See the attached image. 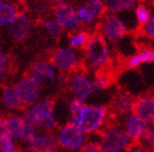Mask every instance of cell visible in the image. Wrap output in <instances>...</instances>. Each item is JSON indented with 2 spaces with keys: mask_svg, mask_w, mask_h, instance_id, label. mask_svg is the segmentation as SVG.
Segmentation results:
<instances>
[{
  "mask_svg": "<svg viewBox=\"0 0 154 152\" xmlns=\"http://www.w3.org/2000/svg\"><path fill=\"white\" fill-rule=\"evenodd\" d=\"M11 69V59L3 50L0 49V84L5 83L8 79Z\"/></svg>",
  "mask_w": 154,
  "mask_h": 152,
  "instance_id": "cell-25",
  "label": "cell"
},
{
  "mask_svg": "<svg viewBox=\"0 0 154 152\" xmlns=\"http://www.w3.org/2000/svg\"><path fill=\"white\" fill-rule=\"evenodd\" d=\"M93 83H94L95 94H103L107 91L112 86V76L106 72H100L93 75Z\"/></svg>",
  "mask_w": 154,
  "mask_h": 152,
  "instance_id": "cell-24",
  "label": "cell"
},
{
  "mask_svg": "<svg viewBox=\"0 0 154 152\" xmlns=\"http://www.w3.org/2000/svg\"><path fill=\"white\" fill-rule=\"evenodd\" d=\"M26 74L32 77L37 84L42 86H55L58 85L60 73L55 69L51 61L45 60H38L29 66Z\"/></svg>",
  "mask_w": 154,
  "mask_h": 152,
  "instance_id": "cell-9",
  "label": "cell"
},
{
  "mask_svg": "<svg viewBox=\"0 0 154 152\" xmlns=\"http://www.w3.org/2000/svg\"><path fill=\"white\" fill-rule=\"evenodd\" d=\"M125 152H151V149L143 146L141 142H132Z\"/></svg>",
  "mask_w": 154,
  "mask_h": 152,
  "instance_id": "cell-31",
  "label": "cell"
},
{
  "mask_svg": "<svg viewBox=\"0 0 154 152\" xmlns=\"http://www.w3.org/2000/svg\"><path fill=\"white\" fill-rule=\"evenodd\" d=\"M120 123L132 142L141 141L143 136L149 130V124H150L134 113H131L130 115L124 117L122 120H120Z\"/></svg>",
  "mask_w": 154,
  "mask_h": 152,
  "instance_id": "cell-13",
  "label": "cell"
},
{
  "mask_svg": "<svg viewBox=\"0 0 154 152\" xmlns=\"http://www.w3.org/2000/svg\"><path fill=\"white\" fill-rule=\"evenodd\" d=\"M136 98L126 91H120L114 95L110 101L109 110L114 117L122 120L124 117L134 113Z\"/></svg>",
  "mask_w": 154,
  "mask_h": 152,
  "instance_id": "cell-12",
  "label": "cell"
},
{
  "mask_svg": "<svg viewBox=\"0 0 154 152\" xmlns=\"http://www.w3.org/2000/svg\"><path fill=\"white\" fill-rule=\"evenodd\" d=\"M54 18L63 27L66 32H74L80 29L81 22L78 15L77 8L70 3H61L55 7L54 9Z\"/></svg>",
  "mask_w": 154,
  "mask_h": 152,
  "instance_id": "cell-11",
  "label": "cell"
},
{
  "mask_svg": "<svg viewBox=\"0 0 154 152\" xmlns=\"http://www.w3.org/2000/svg\"><path fill=\"white\" fill-rule=\"evenodd\" d=\"M21 114L42 132H55L59 126L56 104L49 98H41L31 107L24 108Z\"/></svg>",
  "mask_w": 154,
  "mask_h": 152,
  "instance_id": "cell-3",
  "label": "cell"
},
{
  "mask_svg": "<svg viewBox=\"0 0 154 152\" xmlns=\"http://www.w3.org/2000/svg\"><path fill=\"white\" fill-rule=\"evenodd\" d=\"M138 0H104L106 11L113 13H122L134 9Z\"/></svg>",
  "mask_w": 154,
  "mask_h": 152,
  "instance_id": "cell-22",
  "label": "cell"
},
{
  "mask_svg": "<svg viewBox=\"0 0 154 152\" xmlns=\"http://www.w3.org/2000/svg\"><path fill=\"white\" fill-rule=\"evenodd\" d=\"M96 28L109 44H117L122 41L129 33V27L122 18L119 16L118 13L109 11L104 13Z\"/></svg>",
  "mask_w": 154,
  "mask_h": 152,
  "instance_id": "cell-8",
  "label": "cell"
},
{
  "mask_svg": "<svg viewBox=\"0 0 154 152\" xmlns=\"http://www.w3.org/2000/svg\"><path fill=\"white\" fill-rule=\"evenodd\" d=\"M83 69L92 75L106 72L113 62L110 44L98 32L92 34L89 44L83 49Z\"/></svg>",
  "mask_w": 154,
  "mask_h": 152,
  "instance_id": "cell-2",
  "label": "cell"
},
{
  "mask_svg": "<svg viewBox=\"0 0 154 152\" xmlns=\"http://www.w3.org/2000/svg\"><path fill=\"white\" fill-rule=\"evenodd\" d=\"M42 26H43L45 34L54 40L60 39L63 36V33L66 32L63 27L60 25L59 22L55 18H46L43 21Z\"/></svg>",
  "mask_w": 154,
  "mask_h": 152,
  "instance_id": "cell-21",
  "label": "cell"
},
{
  "mask_svg": "<svg viewBox=\"0 0 154 152\" xmlns=\"http://www.w3.org/2000/svg\"><path fill=\"white\" fill-rule=\"evenodd\" d=\"M150 16H151L150 11H149V9L144 4H139V6L136 7V9H134V18H136V21L138 25H139V27L144 25L149 21Z\"/></svg>",
  "mask_w": 154,
  "mask_h": 152,
  "instance_id": "cell-27",
  "label": "cell"
},
{
  "mask_svg": "<svg viewBox=\"0 0 154 152\" xmlns=\"http://www.w3.org/2000/svg\"><path fill=\"white\" fill-rule=\"evenodd\" d=\"M8 135L7 128V116H0V138Z\"/></svg>",
  "mask_w": 154,
  "mask_h": 152,
  "instance_id": "cell-32",
  "label": "cell"
},
{
  "mask_svg": "<svg viewBox=\"0 0 154 152\" xmlns=\"http://www.w3.org/2000/svg\"><path fill=\"white\" fill-rule=\"evenodd\" d=\"M79 152H103L100 143H98L97 139H88L84 146L80 149Z\"/></svg>",
  "mask_w": 154,
  "mask_h": 152,
  "instance_id": "cell-30",
  "label": "cell"
},
{
  "mask_svg": "<svg viewBox=\"0 0 154 152\" xmlns=\"http://www.w3.org/2000/svg\"><path fill=\"white\" fill-rule=\"evenodd\" d=\"M0 108L11 114L24 109L14 85L7 84L0 88Z\"/></svg>",
  "mask_w": 154,
  "mask_h": 152,
  "instance_id": "cell-15",
  "label": "cell"
},
{
  "mask_svg": "<svg viewBox=\"0 0 154 152\" xmlns=\"http://www.w3.org/2000/svg\"><path fill=\"white\" fill-rule=\"evenodd\" d=\"M57 152H59V151H57ZM60 152H65V151H60Z\"/></svg>",
  "mask_w": 154,
  "mask_h": 152,
  "instance_id": "cell-35",
  "label": "cell"
},
{
  "mask_svg": "<svg viewBox=\"0 0 154 152\" xmlns=\"http://www.w3.org/2000/svg\"><path fill=\"white\" fill-rule=\"evenodd\" d=\"M140 142L149 149H153L154 148V120L149 124V130L143 136Z\"/></svg>",
  "mask_w": 154,
  "mask_h": 152,
  "instance_id": "cell-29",
  "label": "cell"
},
{
  "mask_svg": "<svg viewBox=\"0 0 154 152\" xmlns=\"http://www.w3.org/2000/svg\"><path fill=\"white\" fill-rule=\"evenodd\" d=\"M49 2H51L53 4H56V6H58V4H61V3H65L67 0H48Z\"/></svg>",
  "mask_w": 154,
  "mask_h": 152,
  "instance_id": "cell-33",
  "label": "cell"
},
{
  "mask_svg": "<svg viewBox=\"0 0 154 152\" xmlns=\"http://www.w3.org/2000/svg\"><path fill=\"white\" fill-rule=\"evenodd\" d=\"M154 64V48L143 47L128 57L125 61V66L129 70L139 69L143 65Z\"/></svg>",
  "mask_w": 154,
  "mask_h": 152,
  "instance_id": "cell-17",
  "label": "cell"
},
{
  "mask_svg": "<svg viewBox=\"0 0 154 152\" xmlns=\"http://www.w3.org/2000/svg\"><path fill=\"white\" fill-rule=\"evenodd\" d=\"M66 89L72 99L89 102L95 94L93 75L83 67L67 75Z\"/></svg>",
  "mask_w": 154,
  "mask_h": 152,
  "instance_id": "cell-5",
  "label": "cell"
},
{
  "mask_svg": "<svg viewBox=\"0 0 154 152\" xmlns=\"http://www.w3.org/2000/svg\"><path fill=\"white\" fill-rule=\"evenodd\" d=\"M0 152H18V145L9 134L0 138Z\"/></svg>",
  "mask_w": 154,
  "mask_h": 152,
  "instance_id": "cell-26",
  "label": "cell"
},
{
  "mask_svg": "<svg viewBox=\"0 0 154 152\" xmlns=\"http://www.w3.org/2000/svg\"><path fill=\"white\" fill-rule=\"evenodd\" d=\"M141 35L144 36L145 38H148L150 40L154 41V14H151L149 21L144 25L139 27Z\"/></svg>",
  "mask_w": 154,
  "mask_h": 152,
  "instance_id": "cell-28",
  "label": "cell"
},
{
  "mask_svg": "<svg viewBox=\"0 0 154 152\" xmlns=\"http://www.w3.org/2000/svg\"><path fill=\"white\" fill-rule=\"evenodd\" d=\"M13 85L24 108L31 107L42 98V86L27 74L19 77Z\"/></svg>",
  "mask_w": 154,
  "mask_h": 152,
  "instance_id": "cell-10",
  "label": "cell"
},
{
  "mask_svg": "<svg viewBox=\"0 0 154 152\" xmlns=\"http://www.w3.org/2000/svg\"><path fill=\"white\" fill-rule=\"evenodd\" d=\"M55 134L59 149L65 152H79L89 139V136L71 122L59 125Z\"/></svg>",
  "mask_w": 154,
  "mask_h": 152,
  "instance_id": "cell-6",
  "label": "cell"
},
{
  "mask_svg": "<svg viewBox=\"0 0 154 152\" xmlns=\"http://www.w3.org/2000/svg\"><path fill=\"white\" fill-rule=\"evenodd\" d=\"M26 120L22 116V114L12 113L7 116V128L8 134L13 137L17 141H23L25 128H26Z\"/></svg>",
  "mask_w": 154,
  "mask_h": 152,
  "instance_id": "cell-19",
  "label": "cell"
},
{
  "mask_svg": "<svg viewBox=\"0 0 154 152\" xmlns=\"http://www.w3.org/2000/svg\"><path fill=\"white\" fill-rule=\"evenodd\" d=\"M102 1H103V2H104V0H102Z\"/></svg>",
  "mask_w": 154,
  "mask_h": 152,
  "instance_id": "cell-36",
  "label": "cell"
},
{
  "mask_svg": "<svg viewBox=\"0 0 154 152\" xmlns=\"http://www.w3.org/2000/svg\"><path fill=\"white\" fill-rule=\"evenodd\" d=\"M91 36L92 34L86 29H77L69 34L68 39H67V46L79 50V51H83L86 45L89 44Z\"/></svg>",
  "mask_w": 154,
  "mask_h": 152,
  "instance_id": "cell-20",
  "label": "cell"
},
{
  "mask_svg": "<svg viewBox=\"0 0 154 152\" xmlns=\"http://www.w3.org/2000/svg\"><path fill=\"white\" fill-rule=\"evenodd\" d=\"M49 61L58 73L69 75L83 66V54L81 51L69 46H62L54 50Z\"/></svg>",
  "mask_w": 154,
  "mask_h": 152,
  "instance_id": "cell-7",
  "label": "cell"
},
{
  "mask_svg": "<svg viewBox=\"0 0 154 152\" xmlns=\"http://www.w3.org/2000/svg\"><path fill=\"white\" fill-rule=\"evenodd\" d=\"M8 27H9L8 29H9L10 37L14 41L21 42L30 36L32 25H31L30 19L26 15L23 13H18V15L9 24Z\"/></svg>",
  "mask_w": 154,
  "mask_h": 152,
  "instance_id": "cell-16",
  "label": "cell"
},
{
  "mask_svg": "<svg viewBox=\"0 0 154 152\" xmlns=\"http://www.w3.org/2000/svg\"><path fill=\"white\" fill-rule=\"evenodd\" d=\"M17 15V8L12 3L6 0H0V27L9 26Z\"/></svg>",
  "mask_w": 154,
  "mask_h": 152,
  "instance_id": "cell-23",
  "label": "cell"
},
{
  "mask_svg": "<svg viewBox=\"0 0 154 152\" xmlns=\"http://www.w3.org/2000/svg\"><path fill=\"white\" fill-rule=\"evenodd\" d=\"M26 148L29 152H57L59 145L55 132L39 130L35 137L26 143Z\"/></svg>",
  "mask_w": 154,
  "mask_h": 152,
  "instance_id": "cell-14",
  "label": "cell"
},
{
  "mask_svg": "<svg viewBox=\"0 0 154 152\" xmlns=\"http://www.w3.org/2000/svg\"><path fill=\"white\" fill-rule=\"evenodd\" d=\"M96 139L103 152H125L132 143L120 122H110L96 136Z\"/></svg>",
  "mask_w": 154,
  "mask_h": 152,
  "instance_id": "cell-4",
  "label": "cell"
},
{
  "mask_svg": "<svg viewBox=\"0 0 154 152\" xmlns=\"http://www.w3.org/2000/svg\"><path fill=\"white\" fill-rule=\"evenodd\" d=\"M69 122L80 127L88 136H97L110 123L109 107L101 103L82 102L70 99L67 103Z\"/></svg>",
  "mask_w": 154,
  "mask_h": 152,
  "instance_id": "cell-1",
  "label": "cell"
},
{
  "mask_svg": "<svg viewBox=\"0 0 154 152\" xmlns=\"http://www.w3.org/2000/svg\"><path fill=\"white\" fill-rule=\"evenodd\" d=\"M134 113L151 123L154 120V95H142L136 98Z\"/></svg>",
  "mask_w": 154,
  "mask_h": 152,
  "instance_id": "cell-18",
  "label": "cell"
},
{
  "mask_svg": "<svg viewBox=\"0 0 154 152\" xmlns=\"http://www.w3.org/2000/svg\"><path fill=\"white\" fill-rule=\"evenodd\" d=\"M151 152H154V148H153V149H151Z\"/></svg>",
  "mask_w": 154,
  "mask_h": 152,
  "instance_id": "cell-34",
  "label": "cell"
}]
</instances>
